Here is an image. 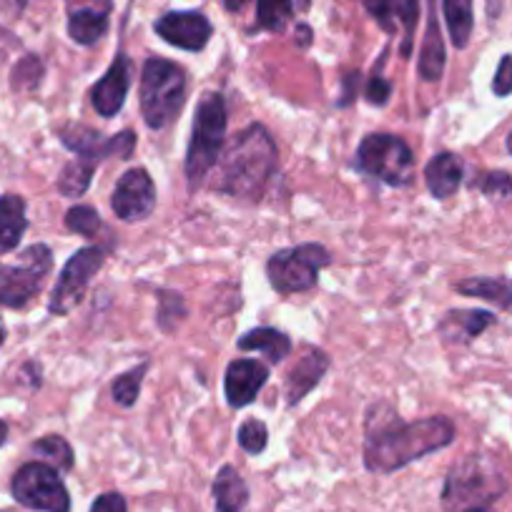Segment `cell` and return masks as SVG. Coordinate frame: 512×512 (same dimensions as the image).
I'll use <instances>...</instances> for the list:
<instances>
[{"label": "cell", "instance_id": "obj_1", "mask_svg": "<svg viewBox=\"0 0 512 512\" xmlns=\"http://www.w3.org/2000/svg\"><path fill=\"white\" fill-rule=\"evenodd\" d=\"M452 440L455 425L447 417L405 422L390 402H372L364 415V467L387 475L430 452L445 450Z\"/></svg>", "mask_w": 512, "mask_h": 512}, {"label": "cell", "instance_id": "obj_2", "mask_svg": "<svg viewBox=\"0 0 512 512\" xmlns=\"http://www.w3.org/2000/svg\"><path fill=\"white\" fill-rule=\"evenodd\" d=\"M279 164V151L262 123H251L229 144L216 164L214 189L244 204H256Z\"/></svg>", "mask_w": 512, "mask_h": 512}, {"label": "cell", "instance_id": "obj_3", "mask_svg": "<svg viewBox=\"0 0 512 512\" xmlns=\"http://www.w3.org/2000/svg\"><path fill=\"white\" fill-rule=\"evenodd\" d=\"M505 490L507 477L495 457L475 452L450 470L442 487V507L447 512H492Z\"/></svg>", "mask_w": 512, "mask_h": 512}, {"label": "cell", "instance_id": "obj_4", "mask_svg": "<svg viewBox=\"0 0 512 512\" xmlns=\"http://www.w3.org/2000/svg\"><path fill=\"white\" fill-rule=\"evenodd\" d=\"M226 101L221 93H204L196 106L194 126H191V141L186 149V181H189V191H196L209 171L219 164L221 149L226 141Z\"/></svg>", "mask_w": 512, "mask_h": 512}, {"label": "cell", "instance_id": "obj_5", "mask_svg": "<svg viewBox=\"0 0 512 512\" xmlns=\"http://www.w3.org/2000/svg\"><path fill=\"white\" fill-rule=\"evenodd\" d=\"M141 116L146 126L161 131L181 113L186 101V71L166 58H149L141 68Z\"/></svg>", "mask_w": 512, "mask_h": 512}, {"label": "cell", "instance_id": "obj_6", "mask_svg": "<svg viewBox=\"0 0 512 512\" xmlns=\"http://www.w3.org/2000/svg\"><path fill=\"white\" fill-rule=\"evenodd\" d=\"M332 264V256L322 244H299L269 256L267 277L279 294H302L317 287L319 272Z\"/></svg>", "mask_w": 512, "mask_h": 512}, {"label": "cell", "instance_id": "obj_7", "mask_svg": "<svg viewBox=\"0 0 512 512\" xmlns=\"http://www.w3.org/2000/svg\"><path fill=\"white\" fill-rule=\"evenodd\" d=\"M357 169L372 179L390 186H407L415 176V156L412 149L392 134L364 136L354 159Z\"/></svg>", "mask_w": 512, "mask_h": 512}, {"label": "cell", "instance_id": "obj_8", "mask_svg": "<svg viewBox=\"0 0 512 512\" xmlns=\"http://www.w3.org/2000/svg\"><path fill=\"white\" fill-rule=\"evenodd\" d=\"M53 269V254L46 244L28 246L18 264H0V304L23 309L41 294Z\"/></svg>", "mask_w": 512, "mask_h": 512}, {"label": "cell", "instance_id": "obj_9", "mask_svg": "<svg viewBox=\"0 0 512 512\" xmlns=\"http://www.w3.org/2000/svg\"><path fill=\"white\" fill-rule=\"evenodd\" d=\"M11 492L18 505L36 512H71V495L58 470L46 462H28L13 475Z\"/></svg>", "mask_w": 512, "mask_h": 512}, {"label": "cell", "instance_id": "obj_10", "mask_svg": "<svg viewBox=\"0 0 512 512\" xmlns=\"http://www.w3.org/2000/svg\"><path fill=\"white\" fill-rule=\"evenodd\" d=\"M103 262H106V249H101V246H83V249H78L68 259L66 267L61 269V277H58L51 302H48V312L56 314V317L71 314L86 299L88 284L101 272Z\"/></svg>", "mask_w": 512, "mask_h": 512}, {"label": "cell", "instance_id": "obj_11", "mask_svg": "<svg viewBox=\"0 0 512 512\" xmlns=\"http://www.w3.org/2000/svg\"><path fill=\"white\" fill-rule=\"evenodd\" d=\"M61 144L68 151L76 154V159L88 161V164L98 166L101 161L111 159H131L136 151V134L134 131H121V134L106 139L103 134H98L96 128L83 126V123H68L66 128H61Z\"/></svg>", "mask_w": 512, "mask_h": 512}, {"label": "cell", "instance_id": "obj_12", "mask_svg": "<svg viewBox=\"0 0 512 512\" xmlns=\"http://www.w3.org/2000/svg\"><path fill=\"white\" fill-rule=\"evenodd\" d=\"M111 209L126 224L144 221L156 209V186L146 169H131L118 179L111 196Z\"/></svg>", "mask_w": 512, "mask_h": 512}, {"label": "cell", "instance_id": "obj_13", "mask_svg": "<svg viewBox=\"0 0 512 512\" xmlns=\"http://www.w3.org/2000/svg\"><path fill=\"white\" fill-rule=\"evenodd\" d=\"M154 28L166 43L191 53L204 51L206 43L214 36V26L209 23V18L196 11L166 13V16H161L156 21Z\"/></svg>", "mask_w": 512, "mask_h": 512}, {"label": "cell", "instance_id": "obj_14", "mask_svg": "<svg viewBox=\"0 0 512 512\" xmlns=\"http://www.w3.org/2000/svg\"><path fill=\"white\" fill-rule=\"evenodd\" d=\"M68 36L78 46H93L108 31L111 0H66Z\"/></svg>", "mask_w": 512, "mask_h": 512}, {"label": "cell", "instance_id": "obj_15", "mask_svg": "<svg viewBox=\"0 0 512 512\" xmlns=\"http://www.w3.org/2000/svg\"><path fill=\"white\" fill-rule=\"evenodd\" d=\"M269 379V369L256 359H234V362L226 367L224 377V392L226 402H229L234 410L251 405L256 400V395L264 390V384Z\"/></svg>", "mask_w": 512, "mask_h": 512}, {"label": "cell", "instance_id": "obj_16", "mask_svg": "<svg viewBox=\"0 0 512 512\" xmlns=\"http://www.w3.org/2000/svg\"><path fill=\"white\" fill-rule=\"evenodd\" d=\"M128 88H131V61H128L123 53H118L116 61H113L111 68L106 71V76H103L91 91V101L93 108L98 111V116H116L123 108V103H126Z\"/></svg>", "mask_w": 512, "mask_h": 512}, {"label": "cell", "instance_id": "obj_17", "mask_svg": "<svg viewBox=\"0 0 512 512\" xmlns=\"http://www.w3.org/2000/svg\"><path fill=\"white\" fill-rule=\"evenodd\" d=\"M369 16L379 23L387 33L395 31V21L405 28V41H402V56L410 58L412 41H415V28L420 21V0H364Z\"/></svg>", "mask_w": 512, "mask_h": 512}, {"label": "cell", "instance_id": "obj_18", "mask_svg": "<svg viewBox=\"0 0 512 512\" xmlns=\"http://www.w3.org/2000/svg\"><path fill=\"white\" fill-rule=\"evenodd\" d=\"M329 369V357L322 349H304L302 357L294 362V367L287 372L284 379V395H287V405L294 407L309 395V392L322 382V377Z\"/></svg>", "mask_w": 512, "mask_h": 512}, {"label": "cell", "instance_id": "obj_19", "mask_svg": "<svg viewBox=\"0 0 512 512\" xmlns=\"http://www.w3.org/2000/svg\"><path fill=\"white\" fill-rule=\"evenodd\" d=\"M492 324H495V317L485 309H452L442 317L437 332L447 344H467Z\"/></svg>", "mask_w": 512, "mask_h": 512}, {"label": "cell", "instance_id": "obj_20", "mask_svg": "<svg viewBox=\"0 0 512 512\" xmlns=\"http://www.w3.org/2000/svg\"><path fill=\"white\" fill-rule=\"evenodd\" d=\"M462 176H465V169H462L460 156L450 151L432 156L430 164L425 166V184L435 199H450L460 189Z\"/></svg>", "mask_w": 512, "mask_h": 512}, {"label": "cell", "instance_id": "obj_21", "mask_svg": "<svg viewBox=\"0 0 512 512\" xmlns=\"http://www.w3.org/2000/svg\"><path fill=\"white\" fill-rule=\"evenodd\" d=\"M445 73V43H442L437 0H427V33L420 51V76L425 81H440Z\"/></svg>", "mask_w": 512, "mask_h": 512}, {"label": "cell", "instance_id": "obj_22", "mask_svg": "<svg viewBox=\"0 0 512 512\" xmlns=\"http://www.w3.org/2000/svg\"><path fill=\"white\" fill-rule=\"evenodd\" d=\"M28 229L26 201L18 194L0 196V256L16 249Z\"/></svg>", "mask_w": 512, "mask_h": 512}, {"label": "cell", "instance_id": "obj_23", "mask_svg": "<svg viewBox=\"0 0 512 512\" xmlns=\"http://www.w3.org/2000/svg\"><path fill=\"white\" fill-rule=\"evenodd\" d=\"M214 502L216 512H244L246 502H249V487L236 467L224 465L216 472Z\"/></svg>", "mask_w": 512, "mask_h": 512}, {"label": "cell", "instance_id": "obj_24", "mask_svg": "<svg viewBox=\"0 0 512 512\" xmlns=\"http://www.w3.org/2000/svg\"><path fill=\"white\" fill-rule=\"evenodd\" d=\"M241 352H262L272 364L284 362L292 352V339L274 327H256L239 339Z\"/></svg>", "mask_w": 512, "mask_h": 512}, {"label": "cell", "instance_id": "obj_25", "mask_svg": "<svg viewBox=\"0 0 512 512\" xmlns=\"http://www.w3.org/2000/svg\"><path fill=\"white\" fill-rule=\"evenodd\" d=\"M455 289L465 297L485 299L500 309H512V282L507 277H472L457 284Z\"/></svg>", "mask_w": 512, "mask_h": 512}, {"label": "cell", "instance_id": "obj_26", "mask_svg": "<svg viewBox=\"0 0 512 512\" xmlns=\"http://www.w3.org/2000/svg\"><path fill=\"white\" fill-rule=\"evenodd\" d=\"M442 11H445V21L455 48H465L470 43L472 26H475L472 0H442Z\"/></svg>", "mask_w": 512, "mask_h": 512}, {"label": "cell", "instance_id": "obj_27", "mask_svg": "<svg viewBox=\"0 0 512 512\" xmlns=\"http://www.w3.org/2000/svg\"><path fill=\"white\" fill-rule=\"evenodd\" d=\"M93 171H96L93 164H88V161L83 159H73L71 164L63 166L61 179H58V191H61L63 196H68V199H78V196L86 194L88 186H91Z\"/></svg>", "mask_w": 512, "mask_h": 512}, {"label": "cell", "instance_id": "obj_28", "mask_svg": "<svg viewBox=\"0 0 512 512\" xmlns=\"http://www.w3.org/2000/svg\"><path fill=\"white\" fill-rule=\"evenodd\" d=\"M292 0H256V26L262 31H284L292 21Z\"/></svg>", "mask_w": 512, "mask_h": 512}, {"label": "cell", "instance_id": "obj_29", "mask_svg": "<svg viewBox=\"0 0 512 512\" xmlns=\"http://www.w3.org/2000/svg\"><path fill=\"white\" fill-rule=\"evenodd\" d=\"M33 452H36L46 465H51L53 470L58 472H68L73 467V450L61 435L41 437V440L33 445Z\"/></svg>", "mask_w": 512, "mask_h": 512}, {"label": "cell", "instance_id": "obj_30", "mask_svg": "<svg viewBox=\"0 0 512 512\" xmlns=\"http://www.w3.org/2000/svg\"><path fill=\"white\" fill-rule=\"evenodd\" d=\"M66 226L78 236H86V239H101V234L108 236L106 224H103L101 214H98L93 206H73L66 211Z\"/></svg>", "mask_w": 512, "mask_h": 512}, {"label": "cell", "instance_id": "obj_31", "mask_svg": "<svg viewBox=\"0 0 512 512\" xmlns=\"http://www.w3.org/2000/svg\"><path fill=\"white\" fill-rule=\"evenodd\" d=\"M146 372H149V362L139 364V367L128 369L126 374H121V377H118L111 387L113 402L121 407H134L136 402H139L141 384H144Z\"/></svg>", "mask_w": 512, "mask_h": 512}, {"label": "cell", "instance_id": "obj_32", "mask_svg": "<svg viewBox=\"0 0 512 512\" xmlns=\"http://www.w3.org/2000/svg\"><path fill=\"white\" fill-rule=\"evenodd\" d=\"M184 317H186V309H184V299H181V294L161 289L159 292V317H156L159 319V327L164 329V332H174Z\"/></svg>", "mask_w": 512, "mask_h": 512}, {"label": "cell", "instance_id": "obj_33", "mask_svg": "<svg viewBox=\"0 0 512 512\" xmlns=\"http://www.w3.org/2000/svg\"><path fill=\"white\" fill-rule=\"evenodd\" d=\"M269 442V430L262 420H246L239 427V445L241 450L249 452V455H262L267 450Z\"/></svg>", "mask_w": 512, "mask_h": 512}, {"label": "cell", "instance_id": "obj_34", "mask_svg": "<svg viewBox=\"0 0 512 512\" xmlns=\"http://www.w3.org/2000/svg\"><path fill=\"white\" fill-rule=\"evenodd\" d=\"M472 189H480L490 199H510L512 196V176L505 171H487L480 179L472 181Z\"/></svg>", "mask_w": 512, "mask_h": 512}, {"label": "cell", "instance_id": "obj_35", "mask_svg": "<svg viewBox=\"0 0 512 512\" xmlns=\"http://www.w3.org/2000/svg\"><path fill=\"white\" fill-rule=\"evenodd\" d=\"M492 93L500 98L510 96L512 93V56L510 53H507V56H502L500 66H497L495 81H492Z\"/></svg>", "mask_w": 512, "mask_h": 512}, {"label": "cell", "instance_id": "obj_36", "mask_svg": "<svg viewBox=\"0 0 512 512\" xmlns=\"http://www.w3.org/2000/svg\"><path fill=\"white\" fill-rule=\"evenodd\" d=\"M364 93H367L369 103H374V106H384V103L390 101V96H392V83L384 81V78L374 71V76L369 78L367 91Z\"/></svg>", "mask_w": 512, "mask_h": 512}, {"label": "cell", "instance_id": "obj_37", "mask_svg": "<svg viewBox=\"0 0 512 512\" xmlns=\"http://www.w3.org/2000/svg\"><path fill=\"white\" fill-rule=\"evenodd\" d=\"M91 512H128L126 500L118 492H103L91 505Z\"/></svg>", "mask_w": 512, "mask_h": 512}, {"label": "cell", "instance_id": "obj_38", "mask_svg": "<svg viewBox=\"0 0 512 512\" xmlns=\"http://www.w3.org/2000/svg\"><path fill=\"white\" fill-rule=\"evenodd\" d=\"M359 83V73H347V76L342 78V98H339V106H349L354 98V86Z\"/></svg>", "mask_w": 512, "mask_h": 512}, {"label": "cell", "instance_id": "obj_39", "mask_svg": "<svg viewBox=\"0 0 512 512\" xmlns=\"http://www.w3.org/2000/svg\"><path fill=\"white\" fill-rule=\"evenodd\" d=\"M249 3L251 0H224V8L229 13H241L246 6H249Z\"/></svg>", "mask_w": 512, "mask_h": 512}, {"label": "cell", "instance_id": "obj_40", "mask_svg": "<svg viewBox=\"0 0 512 512\" xmlns=\"http://www.w3.org/2000/svg\"><path fill=\"white\" fill-rule=\"evenodd\" d=\"M297 31H299V46L307 48L309 43H312V31H309V26H299Z\"/></svg>", "mask_w": 512, "mask_h": 512}, {"label": "cell", "instance_id": "obj_41", "mask_svg": "<svg viewBox=\"0 0 512 512\" xmlns=\"http://www.w3.org/2000/svg\"><path fill=\"white\" fill-rule=\"evenodd\" d=\"M6 437H8V425L6 422H0V445L6 442Z\"/></svg>", "mask_w": 512, "mask_h": 512}, {"label": "cell", "instance_id": "obj_42", "mask_svg": "<svg viewBox=\"0 0 512 512\" xmlns=\"http://www.w3.org/2000/svg\"><path fill=\"white\" fill-rule=\"evenodd\" d=\"M507 151H510V154H512V134L507 136Z\"/></svg>", "mask_w": 512, "mask_h": 512}, {"label": "cell", "instance_id": "obj_43", "mask_svg": "<svg viewBox=\"0 0 512 512\" xmlns=\"http://www.w3.org/2000/svg\"><path fill=\"white\" fill-rule=\"evenodd\" d=\"M3 339H6V332H3V327H0V347H3Z\"/></svg>", "mask_w": 512, "mask_h": 512}, {"label": "cell", "instance_id": "obj_44", "mask_svg": "<svg viewBox=\"0 0 512 512\" xmlns=\"http://www.w3.org/2000/svg\"><path fill=\"white\" fill-rule=\"evenodd\" d=\"M3 512H16V510H3Z\"/></svg>", "mask_w": 512, "mask_h": 512}]
</instances>
